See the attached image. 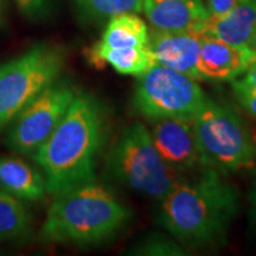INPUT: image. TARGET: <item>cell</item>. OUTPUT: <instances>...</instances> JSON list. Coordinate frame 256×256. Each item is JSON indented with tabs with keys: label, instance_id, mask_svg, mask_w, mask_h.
Returning <instances> with one entry per match:
<instances>
[{
	"label": "cell",
	"instance_id": "1",
	"mask_svg": "<svg viewBox=\"0 0 256 256\" xmlns=\"http://www.w3.org/2000/svg\"><path fill=\"white\" fill-rule=\"evenodd\" d=\"M107 136V110L89 92H78L56 130L32 154L54 196L95 180L98 158Z\"/></svg>",
	"mask_w": 256,
	"mask_h": 256
},
{
	"label": "cell",
	"instance_id": "2",
	"mask_svg": "<svg viewBox=\"0 0 256 256\" xmlns=\"http://www.w3.org/2000/svg\"><path fill=\"white\" fill-rule=\"evenodd\" d=\"M160 202L158 223L188 247L222 241L240 210L238 188L214 168L180 179Z\"/></svg>",
	"mask_w": 256,
	"mask_h": 256
},
{
	"label": "cell",
	"instance_id": "3",
	"mask_svg": "<svg viewBox=\"0 0 256 256\" xmlns=\"http://www.w3.org/2000/svg\"><path fill=\"white\" fill-rule=\"evenodd\" d=\"M130 215L110 188L92 180L55 194L40 238L46 243L94 246L119 232Z\"/></svg>",
	"mask_w": 256,
	"mask_h": 256
},
{
	"label": "cell",
	"instance_id": "4",
	"mask_svg": "<svg viewBox=\"0 0 256 256\" xmlns=\"http://www.w3.org/2000/svg\"><path fill=\"white\" fill-rule=\"evenodd\" d=\"M192 124L203 168L228 174L254 168L256 145L244 120L232 108L208 98Z\"/></svg>",
	"mask_w": 256,
	"mask_h": 256
},
{
	"label": "cell",
	"instance_id": "5",
	"mask_svg": "<svg viewBox=\"0 0 256 256\" xmlns=\"http://www.w3.org/2000/svg\"><path fill=\"white\" fill-rule=\"evenodd\" d=\"M106 165L118 183L158 200L184 178L164 162L151 132L140 122L130 124L121 132L108 153Z\"/></svg>",
	"mask_w": 256,
	"mask_h": 256
},
{
	"label": "cell",
	"instance_id": "6",
	"mask_svg": "<svg viewBox=\"0 0 256 256\" xmlns=\"http://www.w3.org/2000/svg\"><path fill=\"white\" fill-rule=\"evenodd\" d=\"M66 57L64 48L40 43L23 55L0 64V130L58 80Z\"/></svg>",
	"mask_w": 256,
	"mask_h": 256
},
{
	"label": "cell",
	"instance_id": "7",
	"mask_svg": "<svg viewBox=\"0 0 256 256\" xmlns=\"http://www.w3.org/2000/svg\"><path fill=\"white\" fill-rule=\"evenodd\" d=\"M206 98L197 80L154 63L138 76L132 108L152 122L170 118L192 120Z\"/></svg>",
	"mask_w": 256,
	"mask_h": 256
},
{
	"label": "cell",
	"instance_id": "8",
	"mask_svg": "<svg viewBox=\"0 0 256 256\" xmlns=\"http://www.w3.org/2000/svg\"><path fill=\"white\" fill-rule=\"evenodd\" d=\"M78 92L72 80L51 83L12 121L6 146L19 154H34L56 130Z\"/></svg>",
	"mask_w": 256,
	"mask_h": 256
},
{
	"label": "cell",
	"instance_id": "9",
	"mask_svg": "<svg viewBox=\"0 0 256 256\" xmlns=\"http://www.w3.org/2000/svg\"><path fill=\"white\" fill-rule=\"evenodd\" d=\"M151 136L164 162L179 174L202 166L200 152L190 119L170 118L153 122Z\"/></svg>",
	"mask_w": 256,
	"mask_h": 256
},
{
	"label": "cell",
	"instance_id": "10",
	"mask_svg": "<svg viewBox=\"0 0 256 256\" xmlns=\"http://www.w3.org/2000/svg\"><path fill=\"white\" fill-rule=\"evenodd\" d=\"M203 34L198 31L164 32L150 34L148 46L156 63L202 81L200 60Z\"/></svg>",
	"mask_w": 256,
	"mask_h": 256
},
{
	"label": "cell",
	"instance_id": "11",
	"mask_svg": "<svg viewBox=\"0 0 256 256\" xmlns=\"http://www.w3.org/2000/svg\"><path fill=\"white\" fill-rule=\"evenodd\" d=\"M256 64V49L236 46L203 34L200 60L202 81L232 82Z\"/></svg>",
	"mask_w": 256,
	"mask_h": 256
},
{
	"label": "cell",
	"instance_id": "12",
	"mask_svg": "<svg viewBox=\"0 0 256 256\" xmlns=\"http://www.w3.org/2000/svg\"><path fill=\"white\" fill-rule=\"evenodd\" d=\"M142 11L154 30L202 32L210 12L202 0H142Z\"/></svg>",
	"mask_w": 256,
	"mask_h": 256
},
{
	"label": "cell",
	"instance_id": "13",
	"mask_svg": "<svg viewBox=\"0 0 256 256\" xmlns=\"http://www.w3.org/2000/svg\"><path fill=\"white\" fill-rule=\"evenodd\" d=\"M202 34L236 46L254 48L256 38V0H238L223 16H210ZM255 49V48H254Z\"/></svg>",
	"mask_w": 256,
	"mask_h": 256
},
{
	"label": "cell",
	"instance_id": "14",
	"mask_svg": "<svg viewBox=\"0 0 256 256\" xmlns=\"http://www.w3.org/2000/svg\"><path fill=\"white\" fill-rule=\"evenodd\" d=\"M0 188L20 200H40L48 192L44 174L20 158L0 156Z\"/></svg>",
	"mask_w": 256,
	"mask_h": 256
},
{
	"label": "cell",
	"instance_id": "15",
	"mask_svg": "<svg viewBox=\"0 0 256 256\" xmlns=\"http://www.w3.org/2000/svg\"><path fill=\"white\" fill-rule=\"evenodd\" d=\"M150 42L148 28L136 14H122L110 18L96 49H122L147 46Z\"/></svg>",
	"mask_w": 256,
	"mask_h": 256
},
{
	"label": "cell",
	"instance_id": "16",
	"mask_svg": "<svg viewBox=\"0 0 256 256\" xmlns=\"http://www.w3.org/2000/svg\"><path fill=\"white\" fill-rule=\"evenodd\" d=\"M92 66L110 64L121 75L139 76L156 63L150 46L122 48V49H96L92 46L87 52Z\"/></svg>",
	"mask_w": 256,
	"mask_h": 256
},
{
	"label": "cell",
	"instance_id": "17",
	"mask_svg": "<svg viewBox=\"0 0 256 256\" xmlns=\"http://www.w3.org/2000/svg\"><path fill=\"white\" fill-rule=\"evenodd\" d=\"M32 229L30 214L23 204L0 188V241L26 238Z\"/></svg>",
	"mask_w": 256,
	"mask_h": 256
},
{
	"label": "cell",
	"instance_id": "18",
	"mask_svg": "<svg viewBox=\"0 0 256 256\" xmlns=\"http://www.w3.org/2000/svg\"><path fill=\"white\" fill-rule=\"evenodd\" d=\"M80 18L87 23H100L122 14H140L142 0H74Z\"/></svg>",
	"mask_w": 256,
	"mask_h": 256
},
{
	"label": "cell",
	"instance_id": "19",
	"mask_svg": "<svg viewBox=\"0 0 256 256\" xmlns=\"http://www.w3.org/2000/svg\"><path fill=\"white\" fill-rule=\"evenodd\" d=\"M183 244H178L165 236H150L144 240L130 250L133 255H152V256H179L188 255Z\"/></svg>",
	"mask_w": 256,
	"mask_h": 256
},
{
	"label": "cell",
	"instance_id": "20",
	"mask_svg": "<svg viewBox=\"0 0 256 256\" xmlns=\"http://www.w3.org/2000/svg\"><path fill=\"white\" fill-rule=\"evenodd\" d=\"M18 8L31 20L46 19L55 8L57 0H14Z\"/></svg>",
	"mask_w": 256,
	"mask_h": 256
},
{
	"label": "cell",
	"instance_id": "21",
	"mask_svg": "<svg viewBox=\"0 0 256 256\" xmlns=\"http://www.w3.org/2000/svg\"><path fill=\"white\" fill-rule=\"evenodd\" d=\"M230 84L238 104L256 119V88L247 84L240 78L234 80L230 82Z\"/></svg>",
	"mask_w": 256,
	"mask_h": 256
},
{
	"label": "cell",
	"instance_id": "22",
	"mask_svg": "<svg viewBox=\"0 0 256 256\" xmlns=\"http://www.w3.org/2000/svg\"><path fill=\"white\" fill-rule=\"evenodd\" d=\"M238 0H208V10L210 16H223L238 5Z\"/></svg>",
	"mask_w": 256,
	"mask_h": 256
},
{
	"label": "cell",
	"instance_id": "23",
	"mask_svg": "<svg viewBox=\"0 0 256 256\" xmlns=\"http://www.w3.org/2000/svg\"><path fill=\"white\" fill-rule=\"evenodd\" d=\"M255 166H256V164H255ZM249 200H250L252 222L256 228V172H255V179H254V183H252L250 194H249Z\"/></svg>",
	"mask_w": 256,
	"mask_h": 256
},
{
	"label": "cell",
	"instance_id": "24",
	"mask_svg": "<svg viewBox=\"0 0 256 256\" xmlns=\"http://www.w3.org/2000/svg\"><path fill=\"white\" fill-rule=\"evenodd\" d=\"M240 80H242L243 82L247 83L249 86H252V87L256 88V64L254 66H252V68L242 76V78Z\"/></svg>",
	"mask_w": 256,
	"mask_h": 256
},
{
	"label": "cell",
	"instance_id": "25",
	"mask_svg": "<svg viewBox=\"0 0 256 256\" xmlns=\"http://www.w3.org/2000/svg\"><path fill=\"white\" fill-rule=\"evenodd\" d=\"M2 24H4V20H2V14H0V26H2Z\"/></svg>",
	"mask_w": 256,
	"mask_h": 256
},
{
	"label": "cell",
	"instance_id": "26",
	"mask_svg": "<svg viewBox=\"0 0 256 256\" xmlns=\"http://www.w3.org/2000/svg\"><path fill=\"white\" fill-rule=\"evenodd\" d=\"M254 48L256 49V38H255V43H254Z\"/></svg>",
	"mask_w": 256,
	"mask_h": 256
},
{
	"label": "cell",
	"instance_id": "27",
	"mask_svg": "<svg viewBox=\"0 0 256 256\" xmlns=\"http://www.w3.org/2000/svg\"><path fill=\"white\" fill-rule=\"evenodd\" d=\"M0 6H2V0H0Z\"/></svg>",
	"mask_w": 256,
	"mask_h": 256
}]
</instances>
